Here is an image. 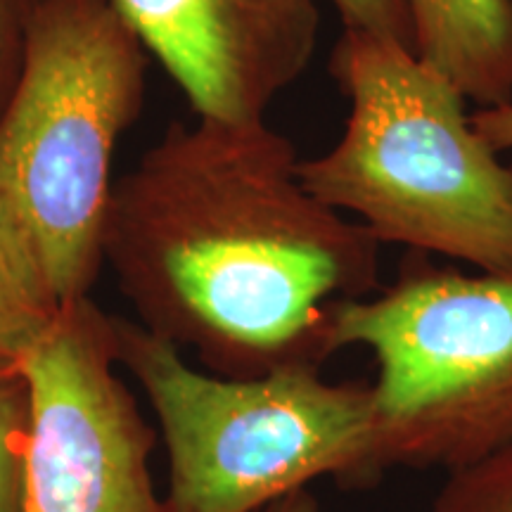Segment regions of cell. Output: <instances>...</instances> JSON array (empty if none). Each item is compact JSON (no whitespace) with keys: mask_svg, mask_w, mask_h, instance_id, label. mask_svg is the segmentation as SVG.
Instances as JSON below:
<instances>
[{"mask_svg":"<svg viewBox=\"0 0 512 512\" xmlns=\"http://www.w3.org/2000/svg\"><path fill=\"white\" fill-rule=\"evenodd\" d=\"M299 162L268 121H174L114 181L102 261L140 325L209 373L323 368L339 304L382 287V245Z\"/></svg>","mask_w":512,"mask_h":512,"instance_id":"obj_1","label":"cell"},{"mask_svg":"<svg viewBox=\"0 0 512 512\" xmlns=\"http://www.w3.org/2000/svg\"><path fill=\"white\" fill-rule=\"evenodd\" d=\"M330 74L349 117L328 152L299 162L306 188L380 245L512 273V164L465 95L411 48L351 29Z\"/></svg>","mask_w":512,"mask_h":512,"instance_id":"obj_2","label":"cell"},{"mask_svg":"<svg viewBox=\"0 0 512 512\" xmlns=\"http://www.w3.org/2000/svg\"><path fill=\"white\" fill-rule=\"evenodd\" d=\"M117 363L143 389L169 456V512H261L330 477L370 489V384L328 382L318 366L221 377L176 344L114 316Z\"/></svg>","mask_w":512,"mask_h":512,"instance_id":"obj_3","label":"cell"},{"mask_svg":"<svg viewBox=\"0 0 512 512\" xmlns=\"http://www.w3.org/2000/svg\"><path fill=\"white\" fill-rule=\"evenodd\" d=\"M147 53L112 0H41L19 79L0 112V192L62 302L88 297L119 140L145 102Z\"/></svg>","mask_w":512,"mask_h":512,"instance_id":"obj_4","label":"cell"},{"mask_svg":"<svg viewBox=\"0 0 512 512\" xmlns=\"http://www.w3.org/2000/svg\"><path fill=\"white\" fill-rule=\"evenodd\" d=\"M332 344L375 358V484L394 467L451 475L512 446V273L408 252L392 283L339 304Z\"/></svg>","mask_w":512,"mask_h":512,"instance_id":"obj_5","label":"cell"},{"mask_svg":"<svg viewBox=\"0 0 512 512\" xmlns=\"http://www.w3.org/2000/svg\"><path fill=\"white\" fill-rule=\"evenodd\" d=\"M29 382L22 512H169L150 458L157 432L117 366L114 316L64 302L19 358Z\"/></svg>","mask_w":512,"mask_h":512,"instance_id":"obj_6","label":"cell"},{"mask_svg":"<svg viewBox=\"0 0 512 512\" xmlns=\"http://www.w3.org/2000/svg\"><path fill=\"white\" fill-rule=\"evenodd\" d=\"M195 119L261 124L316 55V0H112Z\"/></svg>","mask_w":512,"mask_h":512,"instance_id":"obj_7","label":"cell"},{"mask_svg":"<svg viewBox=\"0 0 512 512\" xmlns=\"http://www.w3.org/2000/svg\"><path fill=\"white\" fill-rule=\"evenodd\" d=\"M413 53L482 107L512 102V0H406Z\"/></svg>","mask_w":512,"mask_h":512,"instance_id":"obj_8","label":"cell"},{"mask_svg":"<svg viewBox=\"0 0 512 512\" xmlns=\"http://www.w3.org/2000/svg\"><path fill=\"white\" fill-rule=\"evenodd\" d=\"M62 304L34 235L0 192V358L19 361Z\"/></svg>","mask_w":512,"mask_h":512,"instance_id":"obj_9","label":"cell"},{"mask_svg":"<svg viewBox=\"0 0 512 512\" xmlns=\"http://www.w3.org/2000/svg\"><path fill=\"white\" fill-rule=\"evenodd\" d=\"M29 434V382L12 358H0V512H22Z\"/></svg>","mask_w":512,"mask_h":512,"instance_id":"obj_10","label":"cell"},{"mask_svg":"<svg viewBox=\"0 0 512 512\" xmlns=\"http://www.w3.org/2000/svg\"><path fill=\"white\" fill-rule=\"evenodd\" d=\"M430 512H512V446L451 472Z\"/></svg>","mask_w":512,"mask_h":512,"instance_id":"obj_11","label":"cell"},{"mask_svg":"<svg viewBox=\"0 0 512 512\" xmlns=\"http://www.w3.org/2000/svg\"><path fill=\"white\" fill-rule=\"evenodd\" d=\"M342 27L387 38L413 50V24L406 0H330Z\"/></svg>","mask_w":512,"mask_h":512,"instance_id":"obj_12","label":"cell"},{"mask_svg":"<svg viewBox=\"0 0 512 512\" xmlns=\"http://www.w3.org/2000/svg\"><path fill=\"white\" fill-rule=\"evenodd\" d=\"M41 0H0V112L19 79L31 19Z\"/></svg>","mask_w":512,"mask_h":512,"instance_id":"obj_13","label":"cell"},{"mask_svg":"<svg viewBox=\"0 0 512 512\" xmlns=\"http://www.w3.org/2000/svg\"><path fill=\"white\" fill-rule=\"evenodd\" d=\"M472 124L489 140L498 155L510 157L512 164V102L498 107H482L472 114Z\"/></svg>","mask_w":512,"mask_h":512,"instance_id":"obj_14","label":"cell"},{"mask_svg":"<svg viewBox=\"0 0 512 512\" xmlns=\"http://www.w3.org/2000/svg\"><path fill=\"white\" fill-rule=\"evenodd\" d=\"M261 512H320V503L309 489H299L294 494L271 503Z\"/></svg>","mask_w":512,"mask_h":512,"instance_id":"obj_15","label":"cell"}]
</instances>
